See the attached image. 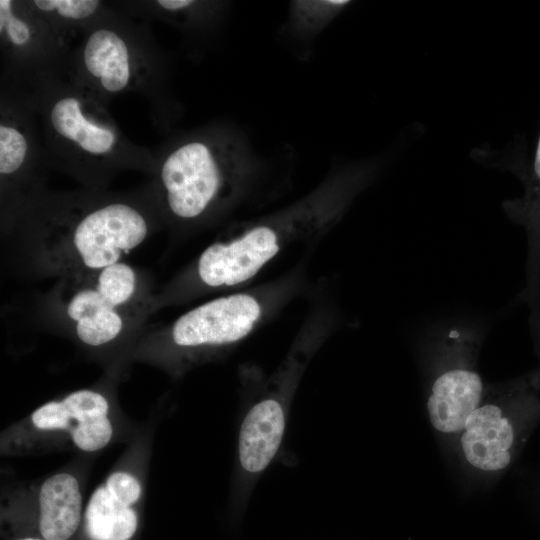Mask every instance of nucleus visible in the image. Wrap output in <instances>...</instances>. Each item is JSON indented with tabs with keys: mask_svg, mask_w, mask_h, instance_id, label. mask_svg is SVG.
Returning a JSON list of instances; mask_svg holds the SVG:
<instances>
[{
	"mask_svg": "<svg viewBox=\"0 0 540 540\" xmlns=\"http://www.w3.org/2000/svg\"><path fill=\"white\" fill-rule=\"evenodd\" d=\"M154 154L145 189L162 226L191 232L274 197L290 180L293 150L262 152L229 120L171 134Z\"/></svg>",
	"mask_w": 540,
	"mask_h": 540,
	"instance_id": "1",
	"label": "nucleus"
},
{
	"mask_svg": "<svg viewBox=\"0 0 540 540\" xmlns=\"http://www.w3.org/2000/svg\"><path fill=\"white\" fill-rule=\"evenodd\" d=\"M380 158L340 162L293 202L231 227L210 243L157 294V310L249 284L295 244L315 242L344 217L379 176Z\"/></svg>",
	"mask_w": 540,
	"mask_h": 540,
	"instance_id": "2",
	"label": "nucleus"
},
{
	"mask_svg": "<svg viewBox=\"0 0 540 540\" xmlns=\"http://www.w3.org/2000/svg\"><path fill=\"white\" fill-rule=\"evenodd\" d=\"M160 226L145 189L133 194L46 189L6 232L16 234L35 273L61 279L121 262Z\"/></svg>",
	"mask_w": 540,
	"mask_h": 540,
	"instance_id": "3",
	"label": "nucleus"
},
{
	"mask_svg": "<svg viewBox=\"0 0 540 540\" xmlns=\"http://www.w3.org/2000/svg\"><path fill=\"white\" fill-rule=\"evenodd\" d=\"M29 90L50 167L90 190H106L127 170L151 175L153 152L127 138L107 105L68 74L41 80Z\"/></svg>",
	"mask_w": 540,
	"mask_h": 540,
	"instance_id": "4",
	"label": "nucleus"
},
{
	"mask_svg": "<svg viewBox=\"0 0 540 540\" xmlns=\"http://www.w3.org/2000/svg\"><path fill=\"white\" fill-rule=\"evenodd\" d=\"M67 74L104 104L136 93L148 99L157 124L170 130L183 108L171 88V62L145 23L111 4L77 37Z\"/></svg>",
	"mask_w": 540,
	"mask_h": 540,
	"instance_id": "5",
	"label": "nucleus"
},
{
	"mask_svg": "<svg viewBox=\"0 0 540 540\" xmlns=\"http://www.w3.org/2000/svg\"><path fill=\"white\" fill-rule=\"evenodd\" d=\"M308 286L307 269L299 263L270 281L224 293L191 308L145 342L171 368L188 369L237 347Z\"/></svg>",
	"mask_w": 540,
	"mask_h": 540,
	"instance_id": "6",
	"label": "nucleus"
},
{
	"mask_svg": "<svg viewBox=\"0 0 540 540\" xmlns=\"http://www.w3.org/2000/svg\"><path fill=\"white\" fill-rule=\"evenodd\" d=\"M148 278L121 261L58 280L48 312L82 344L100 348L124 340L157 310Z\"/></svg>",
	"mask_w": 540,
	"mask_h": 540,
	"instance_id": "7",
	"label": "nucleus"
},
{
	"mask_svg": "<svg viewBox=\"0 0 540 540\" xmlns=\"http://www.w3.org/2000/svg\"><path fill=\"white\" fill-rule=\"evenodd\" d=\"M540 418V367L486 385L477 408L447 447L467 486L493 483L510 466Z\"/></svg>",
	"mask_w": 540,
	"mask_h": 540,
	"instance_id": "8",
	"label": "nucleus"
},
{
	"mask_svg": "<svg viewBox=\"0 0 540 540\" xmlns=\"http://www.w3.org/2000/svg\"><path fill=\"white\" fill-rule=\"evenodd\" d=\"M340 320L331 303L316 302L278 369L262 382L239 431L238 458L245 473L259 474L277 454L285 432L288 406L301 376L310 359L339 327Z\"/></svg>",
	"mask_w": 540,
	"mask_h": 540,
	"instance_id": "9",
	"label": "nucleus"
},
{
	"mask_svg": "<svg viewBox=\"0 0 540 540\" xmlns=\"http://www.w3.org/2000/svg\"><path fill=\"white\" fill-rule=\"evenodd\" d=\"M483 339L478 325L454 323L440 327L422 346L427 415L447 447L484 395L477 367Z\"/></svg>",
	"mask_w": 540,
	"mask_h": 540,
	"instance_id": "10",
	"label": "nucleus"
},
{
	"mask_svg": "<svg viewBox=\"0 0 540 540\" xmlns=\"http://www.w3.org/2000/svg\"><path fill=\"white\" fill-rule=\"evenodd\" d=\"M50 167L33 95L29 89L0 85V203L6 232L22 208L46 190Z\"/></svg>",
	"mask_w": 540,
	"mask_h": 540,
	"instance_id": "11",
	"label": "nucleus"
},
{
	"mask_svg": "<svg viewBox=\"0 0 540 540\" xmlns=\"http://www.w3.org/2000/svg\"><path fill=\"white\" fill-rule=\"evenodd\" d=\"M71 44L57 34L27 0H0L1 82L30 89L66 75Z\"/></svg>",
	"mask_w": 540,
	"mask_h": 540,
	"instance_id": "12",
	"label": "nucleus"
},
{
	"mask_svg": "<svg viewBox=\"0 0 540 540\" xmlns=\"http://www.w3.org/2000/svg\"><path fill=\"white\" fill-rule=\"evenodd\" d=\"M109 413L107 397L93 389H81L41 405L31 414L30 423L41 432H64L78 449L96 452L112 439Z\"/></svg>",
	"mask_w": 540,
	"mask_h": 540,
	"instance_id": "13",
	"label": "nucleus"
},
{
	"mask_svg": "<svg viewBox=\"0 0 540 540\" xmlns=\"http://www.w3.org/2000/svg\"><path fill=\"white\" fill-rule=\"evenodd\" d=\"M142 496L138 478L112 472L91 494L84 509L85 540H132L139 526L136 505Z\"/></svg>",
	"mask_w": 540,
	"mask_h": 540,
	"instance_id": "14",
	"label": "nucleus"
},
{
	"mask_svg": "<svg viewBox=\"0 0 540 540\" xmlns=\"http://www.w3.org/2000/svg\"><path fill=\"white\" fill-rule=\"evenodd\" d=\"M111 5L131 17L162 21L195 42L217 36L232 6L231 2L215 0L119 1Z\"/></svg>",
	"mask_w": 540,
	"mask_h": 540,
	"instance_id": "15",
	"label": "nucleus"
},
{
	"mask_svg": "<svg viewBox=\"0 0 540 540\" xmlns=\"http://www.w3.org/2000/svg\"><path fill=\"white\" fill-rule=\"evenodd\" d=\"M504 207L510 218L526 230V284L519 300L529 306L531 330L540 331V136L522 198L510 201Z\"/></svg>",
	"mask_w": 540,
	"mask_h": 540,
	"instance_id": "16",
	"label": "nucleus"
},
{
	"mask_svg": "<svg viewBox=\"0 0 540 540\" xmlns=\"http://www.w3.org/2000/svg\"><path fill=\"white\" fill-rule=\"evenodd\" d=\"M83 498L77 478L67 472L48 477L38 493L37 531L44 540H70L81 527Z\"/></svg>",
	"mask_w": 540,
	"mask_h": 540,
	"instance_id": "17",
	"label": "nucleus"
},
{
	"mask_svg": "<svg viewBox=\"0 0 540 540\" xmlns=\"http://www.w3.org/2000/svg\"><path fill=\"white\" fill-rule=\"evenodd\" d=\"M351 3L348 0L290 1L286 19L277 33L279 41L300 58H308L317 38Z\"/></svg>",
	"mask_w": 540,
	"mask_h": 540,
	"instance_id": "18",
	"label": "nucleus"
},
{
	"mask_svg": "<svg viewBox=\"0 0 540 540\" xmlns=\"http://www.w3.org/2000/svg\"><path fill=\"white\" fill-rule=\"evenodd\" d=\"M29 6L70 42L108 8L99 0H27Z\"/></svg>",
	"mask_w": 540,
	"mask_h": 540,
	"instance_id": "19",
	"label": "nucleus"
},
{
	"mask_svg": "<svg viewBox=\"0 0 540 540\" xmlns=\"http://www.w3.org/2000/svg\"><path fill=\"white\" fill-rule=\"evenodd\" d=\"M15 540H44V539L39 536H27V537L17 538Z\"/></svg>",
	"mask_w": 540,
	"mask_h": 540,
	"instance_id": "20",
	"label": "nucleus"
}]
</instances>
